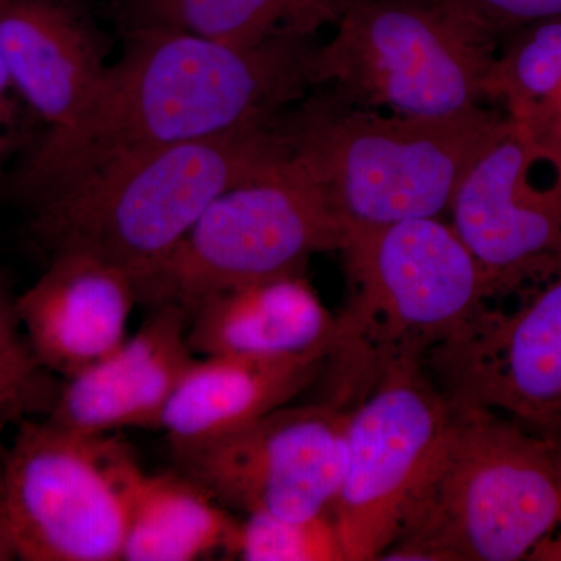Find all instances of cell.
Masks as SVG:
<instances>
[{"instance_id":"obj_4","label":"cell","mask_w":561,"mask_h":561,"mask_svg":"<svg viewBox=\"0 0 561 561\" xmlns=\"http://www.w3.org/2000/svg\"><path fill=\"white\" fill-rule=\"evenodd\" d=\"M283 121L176 144L122 162L28 210L50 253L90 251L133 280L160 264L210 203L289 160Z\"/></svg>"},{"instance_id":"obj_6","label":"cell","mask_w":561,"mask_h":561,"mask_svg":"<svg viewBox=\"0 0 561 561\" xmlns=\"http://www.w3.org/2000/svg\"><path fill=\"white\" fill-rule=\"evenodd\" d=\"M493 41L456 0H359L313 50L312 87L397 116H459L481 108Z\"/></svg>"},{"instance_id":"obj_23","label":"cell","mask_w":561,"mask_h":561,"mask_svg":"<svg viewBox=\"0 0 561 561\" xmlns=\"http://www.w3.org/2000/svg\"><path fill=\"white\" fill-rule=\"evenodd\" d=\"M494 36L561 18V0H456Z\"/></svg>"},{"instance_id":"obj_16","label":"cell","mask_w":561,"mask_h":561,"mask_svg":"<svg viewBox=\"0 0 561 561\" xmlns=\"http://www.w3.org/2000/svg\"><path fill=\"white\" fill-rule=\"evenodd\" d=\"M328 351L284 359L197 357L161 420L172 454L191 451L249 426L319 381Z\"/></svg>"},{"instance_id":"obj_10","label":"cell","mask_w":561,"mask_h":561,"mask_svg":"<svg viewBox=\"0 0 561 561\" xmlns=\"http://www.w3.org/2000/svg\"><path fill=\"white\" fill-rule=\"evenodd\" d=\"M449 214L490 298L552 278L561 272V131L508 116L461 181Z\"/></svg>"},{"instance_id":"obj_20","label":"cell","mask_w":561,"mask_h":561,"mask_svg":"<svg viewBox=\"0 0 561 561\" xmlns=\"http://www.w3.org/2000/svg\"><path fill=\"white\" fill-rule=\"evenodd\" d=\"M485 99L504 102L516 119L561 131V18L516 33L494 57Z\"/></svg>"},{"instance_id":"obj_8","label":"cell","mask_w":561,"mask_h":561,"mask_svg":"<svg viewBox=\"0 0 561 561\" xmlns=\"http://www.w3.org/2000/svg\"><path fill=\"white\" fill-rule=\"evenodd\" d=\"M3 468L20 560H122L146 476L122 438L24 420Z\"/></svg>"},{"instance_id":"obj_17","label":"cell","mask_w":561,"mask_h":561,"mask_svg":"<svg viewBox=\"0 0 561 561\" xmlns=\"http://www.w3.org/2000/svg\"><path fill=\"white\" fill-rule=\"evenodd\" d=\"M335 317L302 273L219 291L190 316L187 343L197 357L284 359L330 351Z\"/></svg>"},{"instance_id":"obj_1","label":"cell","mask_w":561,"mask_h":561,"mask_svg":"<svg viewBox=\"0 0 561 561\" xmlns=\"http://www.w3.org/2000/svg\"><path fill=\"white\" fill-rule=\"evenodd\" d=\"M311 38L251 47L161 31L125 32L79 114L43 131L0 179V195L32 210L122 162L278 121L312 87Z\"/></svg>"},{"instance_id":"obj_2","label":"cell","mask_w":561,"mask_h":561,"mask_svg":"<svg viewBox=\"0 0 561 561\" xmlns=\"http://www.w3.org/2000/svg\"><path fill=\"white\" fill-rule=\"evenodd\" d=\"M341 253L350 295L320 401L348 411L393 368L426 364L459 337L489 308L490 291L453 225L435 217L346 231Z\"/></svg>"},{"instance_id":"obj_27","label":"cell","mask_w":561,"mask_h":561,"mask_svg":"<svg viewBox=\"0 0 561 561\" xmlns=\"http://www.w3.org/2000/svg\"><path fill=\"white\" fill-rule=\"evenodd\" d=\"M546 438H549V440L556 443L557 446H560L561 448V426L556 427V430L548 432V434H545Z\"/></svg>"},{"instance_id":"obj_19","label":"cell","mask_w":561,"mask_h":561,"mask_svg":"<svg viewBox=\"0 0 561 561\" xmlns=\"http://www.w3.org/2000/svg\"><path fill=\"white\" fill-rule=\"evenodd\" d=\"M239 522L180 471L144 476L125 535L124 561H194L232 556Z\"/></svg>"},{"instance_id":"obj_25","label":"cell","mask_w":561,"mask_h":561,"mask_svg":"<svg viewBox=\"0 0 561 561\" xmlns=\"http://www.w3.org/2000/svg\"><path fill=\"white\" fill-rule=\"evenodd\" d=\"M20 560L7 491L5 468H3V448H0V561Z\"/></svg>"},{"instance_id":"obj_21","label":"cell","mask_w":561,"mask_h":561,"mask_svg":"<svg viewBox=\"0 0 561 561\" xmlns=\"http://www.w3.org/2000/svg\"><path fill=\"white\" fill-rule=\"evenodd\" d=\"M232 557L245 561H345L334 516L309 519L245 515Z\"/></svg>"},{"instance_id":"obj_14","label":"cell","mask_w":561,"mask_h":561,"mask_svg":"<svg viewBox=\"0 0 561 561\" xmlns=\"http://www.w3.org/2000/svg\"><path fill=\"white\" fill-rule=\"evenodd\" d=\"M187 324L190 317L175 306L150 309L133 337L65 379L47 420L84 434L161 430L173 391L197 359L187 343Z\"/></svg>"},{"instance_id":"obj_26","label":"cell","mask_w":561,"mask_h":561,"mask_svg":"<svg viewBox=\"0 0 561 561\" xmlns=\"http://www.w3.org/2000/svg\"><path fill=\"white\" fill-rule=\"evenodd\" d=\"M530 560H561V526L531 553Z\"/></svg>"},{"instance_id":"obj_15","label":"cell","mask_w":561,"mask_h":561,"mask_svg":"<svg viewBox=\"0 0 561 561\" xmlns=\"http://www.w3.org/2000/svg\"><path fill=\"white\" fill-rule=\"evenodd\" d=\"M0 58L44 131L60 130L108 68V39L84 0H0Z\"/></svg>"},{"instance_id":"obj_18","label":"cell","mask_w":561,"mask_h":561,"mask_svg":"<svg viewBox=\"0 0 561 561\" xmlns=\"http://www.w3.org/2000/svg\"><path fill=\"white\" fill-rule=\"evenodd\" d=\"M359 0H113L127 31L161 28L214 43L251 47L279 38H313L337 25Z\"/></svg>"},{"instance_id":"obj_22","label":"cell","mask_w":561,"mask_h":561,"mask_svg":"<svg viewBox=\"0 0 561 561\" xmlns=\"http://www.w3.org/2000/svg\"><path fill=\"white\" fill-rule=\"evenodd\" d=\"M43 367L27 341L16 298L0 279V421L20 416L41 397Z\"/></svg>"},{"instance_id":"obj_5","label":"cell","mask_w":561,"mask_h":561,"mask_svg":"<svg viewBox=\"0 0 561 561\" xmlns=\"http://www.w3.org/2000/svg\"><path fill=\"white\" fill-rule=\"evenodd\" d=\"M507 122L482 108L453 117L382 116L350 108L337 95L306 102L283 127L291 160L346 232L440 219Z\"/></svg>"},{"instance_id":"obj_12","label":"cell","mask_w":561,"mask_h":561,"mask_svg":"<svg viewBox=\"0 0 561 561\" xmlns=\"http://www.w3.org/2000/svg\"><path fill=\"white\" fill-rule=\"evenodd\" d=\"M426 367L454 405L489 409L538 434L561 426V272L511 313L483 309Z\"/></svg>"},{"instance_id":"obj_9","label":"cell","mask_w":561,"mask_h":561,"mask_svg":"<svg viewBox=\"0 0 561 561\" xmlns=\"http://www.w3.org/2000/svg\"><path fill=\"white\" fill-rule=\"evenodd\" d=\"M451 404L426 364L393 368L346 419L334 522L345 561L382 560L437 459Z\"/></svg>"},{"instance_id":"obj_11","label":"cell","mask_w":561,"mask_h":561,"mask_svg":"<svg viewBox=\"0 0 561 561\" xmlns=\"http://www.w3.org/2000/svg\"><path fill=\"white\" fill-rule=\"evenodd\" d=\"M348 411L319 401L283 405L227 437L173 454L176 471L228 511L309 519L334 516Z\"/></svg>"},{"instance_id":"obj_3","label":"cell","mask_w":561,"mask_h":561,"mask_svg":"<svg viewBox=\"0 0 561 561\" xmlns=\"http://www.w3.org/2000/svg\"><path fill=\"white\" fill-rule=\"evenodd\" d=\"M451 412L437 459L382 560H530L561 526L560 446L489 409L451 404Z\"/></svg>"},{"instance_id":"obj_7","label":"cell","mask_w":561,"mask_h":561,"mask_svg":"<svg viewBox=\"0 0 561 561\" xmlns=\"http://www.w3.org/2000/svg\"><path fill=\"white\" fill-rule=\"evenodd\" d=\"M345 231L291 157L216 198L187 234L135 280L138 305L191 312L210 295L302 273L309 257L341 251Z\"/></svg>"},{"instance_id":"obj_13","label":"cell","mask_w":561,"mask_h":561,"mask_svg":"<svg viewBox=\"0 0 561 561\" xmlns=\"http://www.w3.org/2000/svg\"><path fill=\"white\" fill-rule=\"evenodd\" d=\"M135 280L90 251L50 253L49 267L16 298L22 330L46 371L72 378L127 339Z\"/></svg>"},{"instance_id":"obj_24","label":"cell","mask_w":561,"mask_h":561,"mask_svg":"<svg viewBox=\"0 0 561 561\" xmlns=\"http://www.w3.org/2000/svg\"><path fill=\"white\" fill-rule=\"evenodd\" d=\"M28 113L32 114V111L22 101L5 62L0 58V179L9 172L10 162L16 157L21 158L32 146V140H28Z\"/></svg>"}]
</instances>
